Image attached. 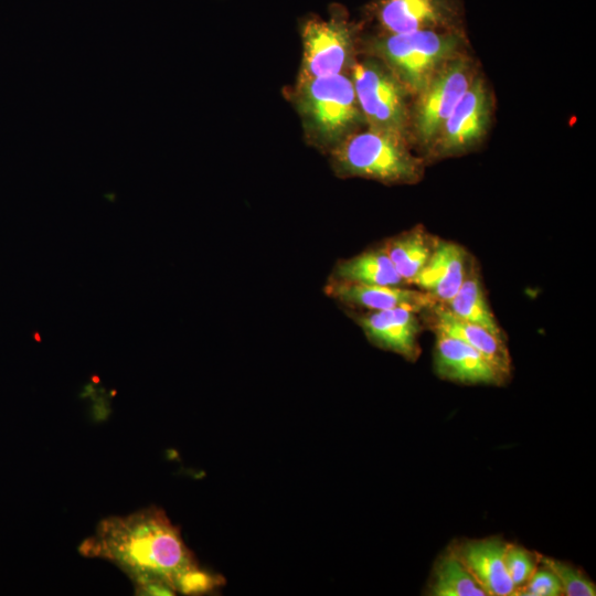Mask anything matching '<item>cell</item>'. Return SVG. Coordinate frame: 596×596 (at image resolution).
I'll list each match as a JSON object with an SVG mask.
<instances>
[{"mask_svg": "<svg viewBox=\"0 0 596 596\" xmlns=\"http://www.w3.org/2000/svg\"><path fill=\"white\" fill-rule=\"evenodd\" d=\"M299 32L302 52L298 81L349 73L356 60V29L342 8L333 6L328 19L306 15Z\"/></svg>", "mask_w": 596, "mask_h": 596, "instance_id": "obj_6", "label": "cell"}, {"mask_svg": "<svg viewBox=\"0 0 596 596\" xmlns=\"http://www.w3.org/2000/svg\"><path fill=\"white\" fill-rule=\"evenodd\" d=\"M508 543L499 538L469 540L453 549L488 596H509L514 586L504 565Z\"/></svg>", "mask_w": 596, "mask_h": 596, "instance_id": "obj_14", "label": "cell"}, {"mask_svg": "<svg viewBox=\"0 0 596 596\" xmlns=\"http://www.w3.org/2000/svg\"><path fill=\"white\" fill-rule=\"evenodd\" d=\"M428 594L433 596H488L450 546L436 561Z\"/></svg>", "mask_w": 596, "mask_h": 596, "instance_id": "obj_19", "label": "cell"}, {"mask_svg": "<svg viewBox=\"0 0 596 596\" xmlns=\"http://www.w3.org/2000/svg\"><path fill=\"white\" fill-rule=\"evenodd\" d=\"M368 127L407 139L408 93L389 67L374 56L355 60L349 71Z\"/></svg>", "mask_w": 596, "mask_h": 596, "instance_id": "obj_5", "label": "cell"}, {"mask_svg": "<svg viewBox=\"0 0 596 596\" xmlns=\"http://www.w3.org/2000/svg\"><path fill=\"white\" fill-rule=\"evenodd\" d=\"M454 316L503 336L488 305L476 262L470 258L466 277L455 296L443 304Z\"/></svg>", "mask_w": 596, "mask_h": 596, "instance_id": "obj_18", "label": "cell"}, {"mask_svg": "<svg viewBox=\"0 0 596 596\" xmlns=\"http://www.w3.org/2000/svg\"><path fill=\"white\" fill-rule=\"evenodd\" d=\"M369 13L387 34L444 30L456 15L453 0H374Z\"/></svg>", "mask_w": 596, "mask_h": 596, "instance_id": "obj_10", "label": "cell"}, {"mask_svg": "<svg viewBox=\"0 0 596 596\" xmlns=\"http://www.w3.org/2000/svg\"><path fill=\"white\" fill-rule=\"evenodd\" d=\"M308 145L328 155L364 123L349 73L296 81L289 89Z\"/></svg>", "mask_w": 596, "mask_h": 596, "instance_id": "obj_2", "label": "cell"}, {"mask_svg": "<svg viewBox=\"0 0 596 596\" xmlns=\"http://www.w3.org/2000/svg\"><path fill=\"white\" fill-rule=\"evenodd\" d=\"M470 257L462 246L438 238L434 252L412 281L436 302L449 301L461 286Z\"/></svg>", "mask_w": 596, "mask_h": 596, "instance_id": "obj_13", "label": "cell"}, {"mask_svg": "<svg viewBox=\"0 0 596 596\" xmlns=\"http://www.w3.org/2000/svg\"><path fill=\"white\" fill-rule=\"evenodd\" d=\"M475 76L468 60H449L416 95L411 126L421 143L432 146Z\"/></svg>", "mask_w": 596, "mask_h": 596, "instance_id": "obj_7", "label": "cell"}, {"mask_svg": "<svg viewBox=\"0 0 596 596\" xmlns=\"http://www.w3.org/2000/svg\"><path fill=\"white\" fill-rule=\"evenodd\" d=\"M323 292L352 310H384L407 308L418 313L436 301L425 291L406 286L364 285L328 278Z\"/></svg>", "mask_w": 596, "mask_h": 596, "instance_id": "obj_12", "label": "cell"}, {"mask_svg": "<svg viewBox=\"0 0 596 596\" xmlns=\"http://www.w3.org/2000/svg\"><path fill=\"white\" fill-rule=\"evenodd\" d=\"M539 566L528 583L515 590L514 596H560L563 589L558 578L546 565Z\"/></svg>", "mask_w": 596, "mask_h": 596, "instance_id": "obj_22", "label": "cell"}, {"mask_svg": "<svg viewBox=\"0 0 596 596\" xmlns=\"http://www.w3.org/2000/svg\"><path fill=\"white\" fill-rule=\"evenodd\" d=\"M490 113L486 85L481 78L475 77L443 124L432 147L438 156H451L476 146L486 134Z\"/></svg>", "mask_w": 596, "mask_h": 596, "instance_id": "obj_8", "label": "cell"}, {"mask_svg": "<svg viewBox=\"0 0 596 596\" xmlns=\"http://www.w3.org/2000/svg\"><path fill=\"white\" fill-rule=\"evenodd\" d=\"M79 551L111 562L134 585L157 581L174 593L191 595L212 592L224 583L199 565L179 529L157 507L102 520Z\"/></svg>", "mask_w": 596, "mask_h": 596, "instance_id": "obj_1", "label": "cell"}, {"mask_svg": "<svg viewBox=\"0 0 596 596\" xmlns=\"http://www.w3.org/2000/svg\"><path fill=\"white\" fill-rule=\"evenodd\" d=\"M328 156L334 174L343 179L412 184L423 174V162L411 152L406 138L370 127L348 136Z\"/></svg>", "mask_w": 596, "mask_h": 596, "instance_id": "obj_3", "label": "cell"}, {"mask_svg": "<svg viewBox=\"0 0 596 596\" xmlns=\"http://www.w3.org/2000/svg\"><path fill=\"white\" fill-rule=\"evenodd\" d=\"M373 345L416 361L421 353L422 323L418 312L407 308L345 310Z\"/></svg>", "mask_w": 596, "mask_h": 596, "instance_id": "obj_9", "label": "cell"}, {"mask_svg": "<svg viewBox=\"0 0 596 596\" xmlns=\"http://www.w3.org/2000/svg\"><path fill=\"white\" fill-rule=\"evenodd\" d=\"M434 332V370L440 379L461 384L491 385H502L509 379L462 340L440 331Z\"/></svg>", "mask_w": 596, "mask_h": 596, "instance_id": "obj_11", "label": "cell"}, {"mask_svg": "<svg viewBox=\"0 0 596 596\" xmlns=\"http://www.w3.org/2000/svg\"><path fill=\"white\" fill-rule=\"evenodd\" d=\"M539 562L550 567L560 581L563 595L595 596V584L577 567L568 563L540 555Z\"/></svg>", "mask_w": 596, "mask_h": 596, "instance_id": "obj_20", "label": "cell"}, {"mask_svg": "<svg viewBox=\"0 0 596 596\" xmlns=\"http://www.w3.org/2000/svg\"><path fill=\"white\" fill-rule=\"evenodd\" d=\"M329 278L364 285H407L394 268L383 243L350 258L340 259Z\"/></svg>", "mask_w": 596, "mask_h": 596, "instance_id": "obj_16", "label": "cell"}, {"mask_svg": "<svg viewBox=\"0 0 596 596\" xmlns=\"http://www.w3.org/2000/svg\"><path fill=\"white\" fill-rule=\"evenodd\" d=\"M504 565L515 593L528 583L538 568L539 554L532 553L521 545L508 543L504 553Z\"/></svg>", "mask_w": 596, "mask_h": 596, "instance_id": "obj_21", "label": "cell"}, {"mask_svg": "<svg viewBox=\"0 0 596 596\" xmlns=\"http://www.w3.org/2000/svg\"><path fill=\"white\" fill-rule=\"evenodd\" d=\"M437 240L423 226H414L385 240L383 245L398 275L412 285L430 258Z\"/></svg>", "mask_w": 596, "mask_h": 596, "instance_id": "obj_17", "label": "cell"}, {"mask_svg": "<svg viewBox=\"0 0 596 596\" xmlns=\"http://www.w3.org/2000/svg\"><path fill=\"white\" fill-rule=\"evenodd\" d=\"M427 322L433 331L453 336L475 348L498 370L510 377L511 356L504 337L454 316L443 304L436 302L426 310Z\"/></svg>", "mask_w": 596, "mask_h": 596, "instance_id": "obj_15", "label": "cell"}, {"mask_svg": "<svg viewBox=\"0 0 596 596\" xmlns=\"http://www.w3.org/2000/svg\"><path fill=\"white\" fill-rule=\"evenodd\" d=\"M461 39L449 30L381 33L366 45L371 56L383 62L406 92L417 95L449 60L458 55Z\"/></svg>", "mask_w": 596, "mask_h": 596, "instance_id": "obj_4", "label": "cell"}]
</instances>
